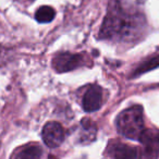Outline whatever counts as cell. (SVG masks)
I'll return each instance as SVG.
<instances>
[{
    "instance_id": "cell-1",
    "label": "cell",
    "mask_w": 159,
    "mask_h": 159,
    "mask_svg": "<svg viewBox=\"0 0 159 159\" xmlns=\"http://www.w3.org/2000/svg\"><path fill=\"white\" fill-rule=\"evenodd\" d=\"M146 27L144 14L136 8L115 0L109 6L99 36L113 42L130 43L142 37Z\"/></svg>"
},
{
    "instance_id": "cell-2",
    "label": "cell",
    "mask_w": 159,
    "mask_h": 159,
    "mask_svg": "<svg viewBox=\"0 0 159 159\" xmlns=\"http://www.w3.org/2000/svg\"><path fill=\"white\" fill-rule=\"evenodd\" d=\"M117 129L120 134L130 139H137L145 130L143 109L141 106H133L119 113L117 118Z\"/></svg>"
},
{
    "instance_id": "cell-3",
    "label": "cell",
    "mask_w": 159,
    "mask_h": 159,
    "mask_svg": "<svg viewBox=\"0 0 159 159\" xmlns=\"http://www.w3.org/2000/svg\"><path fill=\"white\" fill-rule=\"evenodd\" d=\"M139 141L143 145L139 159H157L159 156V132L145 129Z\"/></svg>"
},
{
    "instance_id": "cell-4",
    "label": "cell",
    "mask_w": 159,
    "mask_h": 159,
    "mask_svg": "<svg viewBox=\"0 0 159 159\" xmlns=\"http://www.w3.org/2000/svg\"><path fill=\"white\" fill-rule=\"evenodd\" d=\"M84 63V58L81 55H74L70 52H61L52 60V66L57 72L64 73L79 68Z\"/></svg>"
},
{
    "instance_id": "cell-5",
    "label": "cell",
    "mask_w": 159,
    "mask_h": 159,
    "mask_svg": "<svg viewBox=\"0 0 159 159\" xmlns=\"http://www.w3.org/2000/svg\"><path fill=\"white\" fill-rule=\"evenodd\" d=\"M44 143L48 147L56 148L61 145L64 139V130L62 125L58 122H48L44 126L42 132Z\"/></svg>"
},
{
    "instance_id": "cell-6",
    "label": "cell",
    "mask_w": 159,
    "mask_h": 159,
    "mask_svg": "<svg viewBox=\"0 0 159 159\" xmlns=\"http://www.w3.org/2000/svg\"><path fill=\"white\" fill-rule=\"evenodd\" d=\"M83 108L86 112H93L102 105V89L98 85H92L85 92L83 97Z\"/></svg>"
},
{
    "instance_id": "cell-7",
    "label": "cell",
    "mask_w": 159,
    "mask_h": 159,
    "mask_svg": "<svg viewBox=\"0 0 159 159\" xmlns=\"http://www.w3.org/2000/svg\"><path fill=\"white\" fill-rule=\"evenodd\" d=\"M109 154L112 159H139L136 148L122 143L111 144Z\"/></svg>"
},
{
    "instance_id": "cell-8",
    "label": "cell",
    "mask_w": 159,
    "mask_h": 159,
    "mask_svg": "<svg viewBox=\"0 0 159 159\" xmlns=\"http://www.w3.org/2000/svg\"><path fill=\"white\" fill-rule=\"evenodd\" d=\"M42 148L37 144H29L16 150L11 159H42Z\"/></svg>"
},
{
    "instance_id": "cell-9",
    "label": "cell",
    "mask_w": 159,
    "mask_h": 159,
    "mask_svg": "<svg viewBox=\"0 0 159 159\" xmlns=\"http://www.w3.org/2000/svg\"><path fill=\"white\" fill-rule=\"evenodd\" d=\"M55 16H56L55 9L49 7V6H43L35 13L36 21L39 23H49L55 19Z\"/></svg>"
},
{
    "instance_id": "cell-10",
    "label": "cell",
    "mask_w": 159,
    "mask_h": 159,
    "mask_svg": "<svg viewBox=\"0 0 159 159\" xmlns=\"http://www.w3.org/2000/svg\"><path fill=\"white\" fill-rule=\"evenodd\" d=\"M158 66H159V55L146 60L143 63H141V66L133 72V76L144 74V73L148 72V71H150V70H154V69L158 68Z\"/></svg>"
}]
</instances>
